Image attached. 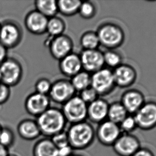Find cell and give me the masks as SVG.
<instances>
[{
	"mask_svg": "<svg viewBox=\"0 0 156 156\" xmlns=\"http://www.w3.org/2000/svg\"><path fill=\"white\" fill-rule=\"evenodd\" d=\"M137 127L150 131L156 127V102H146L134 115Z\"/></svg>",
	"mask_w": 156,
	"mask_h": 156,
	"instance_id": "52a82bcc",
	"label": "cell"
},
{
	"mask_svg": "<svg viewBox=\"0 0 156 156\" xmlns=\"http://www.w3.org/2000/svg\"><path fill=\"white\" fill-rule=\"evenodd\" d=\"M104 65L106 64L109 67L116 68L122 63V58L121 55L113 50H109L103 53Z\"/></svg>",
	"mask_w": 156,
	"mask_h": 156,
	"instance_id": "83f0119b",
	"label": "cell"
},
{
	"mask_svg": "<svg viewBox=\"0 0 156 156\" xmlns=\"http://www.w3.org/2000/svg\"><path fill=\"white\" fill-rule=\"evenodd\" d=\"M76 92L70 80L63 79L52 84L48 97L55 103L63 105L74 97Z\"/></svg>",
	"mask_w": 156,
	"mask_h": 156,
	"instance_id": "9c48e42d",
	"label": "cell"
},
{
	"mask_svg": "<svg viewBox=\"0 0 156 156\" xmlns=\"http://www.w3.org/2000/svg\"><path fill=\"white\" fill-rule=\"evenodd\" d=\"M128 115L121 103L116 102L109 105L107 119L119 125Z\"/></svg>",
	"mask_w": 156,
	"mask_h": 156,
	"instance_id": "603a6c76",
	"label": "cell"
},
{
	"mask_svg": "<svg viewBox=\"0 0 156 156\" xmlns=\"http://www.w3.org/2000/svg\"><path fill=\"white\" fill-rule=\"evenodd\" d=\"M10 95V87L3 83L0 84V105L6 102Z\"/></svg>",
	"mask_w": 156,
	"mask_h": 156,
	"instance_id": "e575fe53",
	"label": "cell"
},
{
	"mask_svg": "<svg viewBox=\"0 0 156 156\" xmlns=\"http://www.w3.org/2000/svg\"><path fill=\"white\" fill-rule=\"evenodd\" d=\"M112 72L116 86L121 88L131 87L137 78V73L135 69L127 64L121 63Z\"/></svg>",
	"mask_w": 156,
	"mask_h": 156,
	"instance_id": "9a60e30c",
	"label": "cell"
},
{
	"mask_svg": "<svg viewBox=\"0 0 156 156\" xmlns=\"http://www.w3.org/2000/svg\"><path fill=\"white\" fill-rule=\"evenodd\" d=\"M109 107L105 100L98 98L87 105V118L91 122L99 124L108 119Z\"/></svg>",
	"mask_w": 156,
	"mask_h": 156,
	"instance_id": "2e32d148",
	"label": "cell"
},
{
	"mask_svg": "<svg viewBox=\"0 0 156 156\" xmlns=\"http://www.w3.org/2000/svg\"><path fill=\"white\" fill-rule=\"evenodd\" d=\"M81 1L79 0L57 1L58 12L66 16H71L79 12Z\"/></svg>",
	"mask_w": 156,
	"mask_h": 156,
	"instance_id": "cb8c5ba5",
	"label": "cell"
},
{
	"mask_svg": "<svg viewBox=\"0 0 156 156\" xmlns=\"http://www.w3.org/2000/svg\"><path fill=\"white\" fill-rule=\"evenodd\" d=\"M15 135L13 131L8 127H2L0 132V144L6 148L12 147L15 142Z\"/></svg>",
	"mask_w": 156,
	"mask_h": 156,
	"instance_id": "f1b7e54d",
	"label": "cell"
},
{
	"mask_svg": "<svg viewBox=\"0 0 156 156\" xmlns=\"http://www.w3.org/2000/svg\"><path fill=\"white\" fill-rule=\"evenodd\" d=\"M36 10L48 19L56 16L58 12L57 1L37 0L35 2Z\"/></svg>",
	"mask_w": 156,
	"mask_h": 156,
	"instance_id": "7402d4cb",
	"label": "cell"
},
{
	"mask_svg": "<svg viewBox=\"0 0 156 156\" xmlns=\"http://www.w3.org/2000/svg\"><path fill=\"white\" fill-rule=\"evenodd\" d=\"M2 126L1 125V124H0V132H1V129H2Z\"/></svg>",
	"mask_w": 156,
	"mask_h": 156,
	"instance_id": "b9f144b4",
	"label": "cell"
},
{
	"mask_svg": "<svg viewBox=\"0 0 156 156\" xmlns=\"http://www.w3.org/2000/svg\"><path fill=\"white\" fill-rule=\"evenodd\" d=\"M48 19L38 11H32L26 16L25 25L32 34L40 35L46 32Z\"/></svg>",
	"mask_w": 156,
	"mask_h": 156,
	"instance_id": "ac0fdd59",
	"label": "cell"
},
{
	"mask_svg": "<svg viewBox=\"0 0 156 156\" xmlns=\"http://www.w3.org/2000/svg\"><path fill=\"white\" fill-rule=\"evenodd\" d=\"M36 122L41 135L49 138L65 131L67 124L61 110L56 108H49L36 117Z\"/></svg>",
	"mask_w": 156,
	"mask_h": 156,
	"instance_id": "6da1fadb",
	"label": "cell"
},
{
	"mask_svg": "<svg viewBox=\"0 0 156 156\" xmlns=\"http://www.w3.org/2000/svg\"><path fill=\"white\" fill-rule=\"evenodd\" d=\"M69 144L74 150L86 149L93 144L95 138V129L86 121L70 125L66 131Z\"/></svg>",
	"mask_w": 156,
	"mask_h": 156,
	"instance_id": "7a4b0ae2",
	"label": "cell"
},
{
	"mask_svg": "<svg viewBox=\"0 0 156 156\" xmlns=\"http://www.w3.org/2000/svg\"><path fill=\"white\" fill-rule=\"evenodd\" d=\"M96 33L100 45L109 50L116 49L124 42V32L115 23H104L98 28Z\"/></svg>",
	"mask_w": 156,
	"mask_h": 156,
	"instance_id": "3957f363",
	"label": "cell"
},
{
	"mask_svg": "<svg viewBox=\"0 0 156 156\" xmlns=\"http://www.w3.org/2000/svg\"><path fill=\"white\" fill-rule=\"evenodd\" d=\"M0 28H1V24H0Z\"/></svg>",
	"mask_w": 156,
	"mask_h": 156,
	"instance_id": "ee69618b",
	"label": "cell"
},
{
	"mask_svg": "<svg viewBox=\"0 0 156 156\" xmlns=\"http://www.w3.org/2000/svg\"><path fill=\"white\" fill-rule=\"evenodd\" d=\"M50 99L48 95L32 93L26 99V110L31 116L38 117L50 108Z\"/></svg>",
	"mask_w": 156,
	"mask_h": 156,
	"instance_id": "5bb4252c",
	"label": "cell"
},
{
	"mask_svg": "<svg viewBox=\"0 0 156 156\" xmlns=\"http://www.w3.org/2000/svg\"><path fill=\"white\" fill-rule=\"evenodd\" d=\"M7 49L0 43V65L7 58Z\"/></svg>",
	"mask_w": 156,
	"mask_h": 156,
	"instance_id": "74e56055",
	"label": "cell"
},
{
	"mask_svg": "<svg viewBox=\"0 0 156 156\" xmlns=\"http://www.w3.org/2000/svg\"><path fill=\"white\" fill-rule=\"evenodd\" d=\"M17 131L19 137L26 141H33L41 135L36 120L24 119L17 125Z\"/></svg>",
	"mask_w": 156,
	"mask_h": 156,
	"instance_id": "ffe728a7",
	"label": "cell"
},
{
	"mask_svg": "<svg viewBox=\"0 0 156 156\" xmlns=\"http://www.w3.org/2000/svg\"><path fill=\"white\" fill-rule=\"evenodd\" d=\"M82 69L88 73L97 72L103 68L104 65L103 53L98 49L84 50L80 54Z\"/></svg>",
	"mask_w": 156,
	"mask_h": 156,
	"instance_id": "7c38bea8",
	"label": "cell"
},
{
	"mask_svg": "<svg viewBox=\"0 0 156 156\" xmlns=\"http://www.w3.org/2000/svg\"><path fill=\"white\" fill-rule=\"evenodd\" d=\"M32 154L33 156H58V149L50 138L44 137L34 144Z\"/></svg>",
	"mask_w": 156,
	"mask_h": 156,
	"instance_id": "44dd1931",
	"label": "cell"
},
{
	"mask_svg": "<svg viewBox=\"0 0 156 156\" xmlns=\"http://www.w3.org/2000/svg\"><path fill=\"white\" fill-rule=\"evenodd\" d=\"M116 86L113 72L103 68L91 75V87L98 95H106L111 92Z\"/></svg>",
	"mask_w": 156,
	"mask_h": 156,
	"instance_id": "8992f818",
	"label": "cell"
},
{
	"mask_svg": "<svg viewBox=\"0 0 156 156\" xmlns=\"http://www.w3.org/2000/svg\"><path fill=\"white\" fill-rule=\"evenodd\" d=\"M87 105L79 96H75L63 105L62 112L67 122L73 124L87 119Z\"/></svg>",
	"mask_w": 156,
	"mask_h": 156,
	"instance_id": "277c9868",
	"label": "cell"
},
{
	"mask_svg": "<svg viewBox=\"0 0 156 156\" xmlns=\"http://www.w3.org/2000/svg\"><path fill=\"white\" fill-rule=\"evenodd\" d=\"M66 25L63 19L55 16L48 19L46 26V32L53 37L63 34Z\"/></svg>",
	"mask_w": 156,
	"mask_h": 156,
	"instance_id": "484cf974",
	"label": "cell"
},
{
	"mask_svg": "<svg viewBox=\"0 0 156 156\" xmlns=\"http://www.w3.org/2000/svg\"><path fill=\"white\" fill-rule=\"evenodd\" d=\"M59 69L64 75L72 78L82 69L80 55L71 53L59 60Z\"/></svg>",
	"mask_w": 156,
	"mask_h": 156,
	"instance_id": "d6986e66",
	"label": "cell"
},
{
	"mask_svg": "<svg viewBox=\"0 0 156 156\" xmlns=\"http://www.w3.org/2000/svg\"><path fill=\"white\" fill-rule=\"evenodd\" d=\"M1 83H1V78H0V84H1Z\"/></svg>",
	"mask_w": 156,
	"mask_h": 156,
	"instance_id": "7bdbcfd3",
	"label": "cell"
},
{
	"mask_svg": "<svg viewBox=\"0 0 156 156\" xmlns=\"http://www.w3.org/2000/svg\"><path fill=\"white\" fill-rule=\"evenodd\" d=\"M119 126L121 133L125 134H132L136 129H138L134 116L129 114L120 122Z\"/></svg>",
	"mask_w": 156,
	"mask_h": 156,
	"instance_id": "f546056e",
	"label": "cell"
},
{
	"mask_svg": "<svg viewBox=\"0 0 156 156\" xmlns=\"http://www.w3.org/2000/svg\"><path fill=\"white\" fill-rule=\"evenodd\" d=\"M70 82L76 91L81 92L91 87V74L84 70H81L72 77Z\"/></svg>",
	"mask_w": 156,
	"mask_h": 156,
	"instance_id": "d4e9b609",
	"label": "cell"
},
{
	"mask_svg": "<svg viewBox=\"0 0 156 156\" xmlns=\"http://www.w3.org/2000/svg\"><path fill=\"white\" fill-rule=\"evenodd\" d=\"M121 134L119 125L108 119L99 124L95 130L97 140L106 147H112Z\"/></svg>",
	"mask_w": 156,
	"mask_h": 156,
	"instance_id": "ba28073f",
	"label": "cell"
},
{
	"mask_svg": "<svg viewBox=\"0 0 156 156\" xmlns=\"http://www.w3.org/2000/svg\"><path fill=\"white\" fill-rule=\"evenodd\" d=\"M73 43L69 36L64 34L54 37L49 44V51L52 57L61 60L72 53Z\"/></svg>",
	"mask_w": 156,
	"mask_h": 156,
	"instance_id": "4fadbf2b",
	"label": "cell"
},
{
	"mask_svg": "<svg viewBox=\"0 0 156 156\" xmlns=\"http://www.w3.org/2000/svg\"><path fill=\"white\" fill-rule=\"evenodd\" d=\"M8 156H19V155H18L17 154H9Z\"/></svg>",
	"mask_w": 156,
	"mask_h": 156,
	"instance_id": "60d3db41",
	"label": "cell"
},
{
	"mask_svg": "<svg viewBox=\"0 0 156 156\" xmlns=\"http://www.w3.org/2000/svg\"><path fill=\"white\" fill-rule=\"evenodd\" d=\"M132 156H155V155L149 149L141 147Z\"/></svg>",
	"mask_w": 156,
	"mask_h": 156,
	"instance_id": "8d00e7d4",
	"label": "cell"
},
{
	"mask_svg": "<svg viewBox=\"0 0 156 156\" xmlns=\"http://www.w3.org/2000/svg\"><path fill=\"white\" fill-rule=\"evenodd\" d=\"M74 150L70 145L58 149V156H70L74 153Z\"/></svg>",
	"mask_w": 156,
	"mask_h": 156,
	"instance_id": "d590c367",
	"label": "cell"
},
{
	"mask_svg": "<svg viewBox=\"0 0 156 156\" xmlns=\"http://www.w3.org/2000/svg\"><path fill=\"white\" fill-rule=\"evenodd\" d=\"M52 83L46 78H41L37 81L35 84L36 92L47 95L50 91Z\"/></svg>",
	"mask_w": 156,
	"mask_h": 156,
	"instance_id": "836d02e7",
	"label": "cell"
},
{
	"mask_svg": "<svg viewBox=\"0 0 156 156\" xmlns=\"http://www.w3.org/2000/svg\"><path fill=\"white\" fill-rule=\"evenodd\" d=\"M129 115H134L146 102L141 92L130 90L125 92L120 102Z\"/></svg>",
	"mask_w": 156,
	"mask_h": 156,
	"instance_id": "e0dca14e",
	"label": "cell"
},
{
	"mask_svg": "<svg viewBox=\"0 0 156 156\" xmlns=\"http://www.w3.org/2000/svg\"><path fill=\"white\" fill-rule=\"evenodd\" d=\"M141 147L139 139L132 134L122 133L112 146L119 156H132Z\"/></svg>",
	"mask_w": 156,
	"mask_h": 156,
	"instance_id": "8fae6325",
	"label": "cell"
},
{
	"mask_svg": "<svg viewBox=\"0 0 156 156\" xmlns=\"http://www.w3.org/2000/svg\"><path fill=\"white\" fill-rule=\"evenodd\" d=\"M84 156V155H82V154H75V153H73V154L71 155V156Z\"/></svg>",
	"mask_w": 156,
	"mask_h": 156,
	"instance_id": "ab89813d",
	"label": "cell"
},
{
	"mask_svg": "<svg viewBox=\"0 0 156 156\" xmlns=\"http://www.w3.org/2000/svg\"><path fill=\"white\" fill-rule=\"evenodd\" d=\"M23 76V68L18 61L13 58H6L0 65L1 83L10 87L19 83Z\"/></svg>",
	"mask_w": 156,
	"mask_h": 156,
	"instance_id": "5b68a950",
	"label": "cell"
},
{
	"mask_svg": "<svg viewBox=\"0 0 156 156\" xmlns=\"http://www.w3.org/2000/svg\"><path fill=\"white\" fill-rule=\"evenodd\" d=\"M53 144H54L57 149L62 148L69 145L68 141V135L66 131L58 133L50 137Z\"/></svg>",
	"mask_w": 156,
	"mask_h": 156,
	"instance_id": "d6a6232c",
	"label": "cell"
},
{
	"mask_svg": "<svg viewBox=\"0 0 156 156\" xmlns=\"http://www.w3.org/2000/svg\"><path fill=\"white\" fill-rule=\"evenodd\" d=\"M96 9L95 5L90 1L81 2L78 13L80 16L86 19L92 18L95 16Z\"/></svg>",
	"mask_w": 156,
	"mask_h": 156,
	"instance_id": "4dcf8cb0",
	"label": "cell"
},
{
	"mask_svg": "<svg viewBox=\"0 0 156 156\" xmlns=\"http://www.w3.org/2000/svg\"><path fill=\"white\" fill-rule=\"evenodd\" d=\"M9 154V149L0 144V156H8Z\"/></svg>",
	"mask_w": 156,
	"mask_h": 156,
	"instance_id": "f35d334b",
	"label": "cell"
},
{
	"mask_svg": "<svg viewBox=\"0 0 156 156\" xmlns=\"http://www.w3.org/2000/svg\"><path fill=\"white\" fill-rule=\"evenodd\" d=\"M80 44L84 50L97 49L100 43L96 32L88 31L84 33L80 38Z\"/></svg>",
	"mask_w": 156,
	"mask_h": 156,
	"instance_id": "4316f807",
	"label": "cell"
},
{
	"mask_svg": "<svg viewBox=\"0 0 156 156\" xmlns=\"http://www.w3.org/2000/svg\"><path fill=\"white\" fill-rule=\"evenodd\" d=\"M22 38L20 28L16 23L11 21H6L1 24L0 43L6 49L17 46Z\"/></svg>",
	"mask_w": 156,
	"mask_h": 156,
	"instance_id": "30bf717a",
	"label": "cell"
},
{
	"mask_svg": "<svg viewBox=\"0 0 156 156\" xmlns=\"http://www.w3.org/2000/svg\"><path fill=\"white\" fill-rule=\"evenodd\" d=\"M80 92V95L79 97L87 105L97 99L98 98V97L99 96L97 92L91 87L84 89V90Z\"/></svg>",
	"mask_w": 156,
	"mask_h": 156,
	"instance_id": "1f68e13d",
	"label": "cell"
}]
</instances>
